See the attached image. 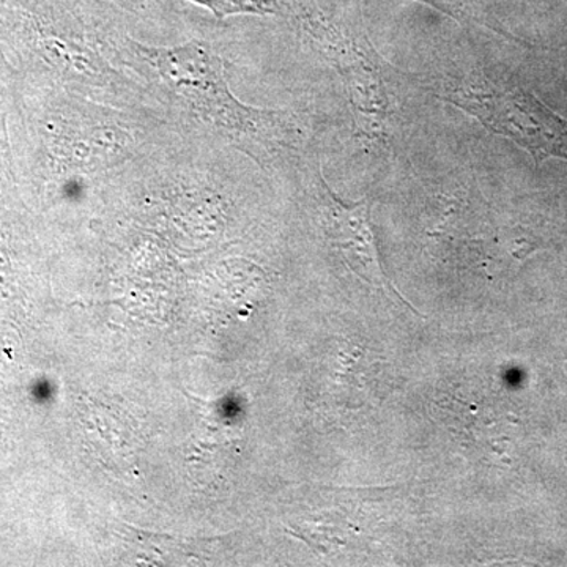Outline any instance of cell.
I'll return each instance as SVG.
<instances>
[{
    "label": "cell",
    "mask_w": 567,
    "mask_h": 567,
    "mask_svg": "<svg viewBox=\"0 0 567 567\" xmlns=\"http://www.w3.org/2000/svg\"><path fill=\"white\" fill-rule=\"evenodd\" d=\"M423 2L431 3L432 7L456 18L457 21H475L477 24H487L477 0H423Z\"/></svg>",
    "instance_id": "5b68a950"
},
{
    "label": "cell",
    "mask_w": 567,
    "mask_h": 567,
    "mask_svg": "<svg viewBox=\"0 0 567 567\" xmlns=\"http://www.w3.org/2000/svg\"><path fill=\"white\" fill-rule=\"evenodd\" d=\"M208 7L218 18L235 13H276L278 0H194Z\"/></svg>",
    "instance_id": "277c9868"
},
{
    "label": "cell",
    "mask_w": 567,
    "mask_h": 567,
    "mask_svg": "<svg viewBox=\"0 0 567 567\" xmlns=\"http://www.w3.org/2000/svg\"><path fill=\"white\" fill-rule=\"evenodd\" d=\"M417 80L439 99L473 115L492 132L527 148L536 163L550 156L567 159V122L548 111L535 96L511 87L483 66L446 69Z\"/></svg>",
    "instance_id": "6da1fadb"
},
{
    "label": "cell",
    "mask_w": 567,
    "mask_h": 567,
    "mask_svg": "<svg viewBox=\"0 0 567 567\" xmlns=\"http://www.w3.org/2000/svg\"><path fill=\"white\" fill-rule=\"evenodd\" d=\"M144 52L164 81L215 125L265 136L278 126L275 115L252 110L234 99L223 62L203 44L189 43L163 50L151 48Z\"/></svg>",
    "instance_id": "7a4b0ae2"
},
{
    "label": "cell",
    "mask_w": 567,
    "mask_h": 567,
    "mask_svg": "<svg viewBox=\"0 0 567 567\" xmlns=\"http://www.w3.org/2000/svg\"><path fill=\"white\" fill-rule=\"evenodd\" d=\"M327 200L330 234L336 246L344 254L346 262L365 282L380 287L386 295H394L399 301L405 303L401 293L395 292L394 287L388 281L380 264L368 203L363 200L353 207H346L331 194H327Z\"/></svg>",
    "instance_id": "3957f363"
}]
</instances>
